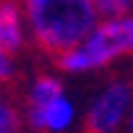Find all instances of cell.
<instances>
[{"mask_svg": "<svg viewBox=\"0 0 133 133\" xmlns=\"http://www.w3.org/2000/svg\"><path fill=\"white\" fill-rule=\"evenodd\" d=\"M33 39L44 50L64 56L97 28L94 0H25Z\"/></svg>", "mask_w": 133, "mask_h": 133, "instance_id": "cell-1", "label": "cell"}, {"mask_svg": "<svg viewBox=\"0 0 133 133\" xmlns=\"http://www.w3.org/2000/svg\"><path fill=\"white\" fill-rule=\"evenodd\" d=\"M128 50H133V17H116L97 22V28L78 47L58 56V64L66 72H86L119 58Z\"/></svg>", "mask_w": 133, "mask_h": 133, "instance_id": "cell-2", "label": "cell"}, {"mask_svg": "<svg viewBox=\"0 0 133 133\" xmlns=\"http://www.w3.org/2000/svg\"><path fill=\"white\" fill-rule=\"evenodd\" d=\"M28 119L36 130L64 133L75 119L72 103L64 97V89L56 78H39L28 91Z\"/></svg>", "mask_w": 133, "mask_h": 133, "instance_id": "cell-3", "label": "cell"}, {"mask_svg": "<svg viewBox=\"0 0 133 133\" xmlns=\"http://www.w3.org/2000/svg\"><path fill=\"white\" fill-rule=\"evenodd\" d=\"M133 91L128 83H111L97 94L86 116V130L89 133H114L122 125L128 108H130Z\"/></svg>", "mask_w": 133, "mask_h": 133, "instance_id": "cell-4", "label": "cell"}, {"mask_svg": "<svg viewBox=\"0 0 133 133\" xmlns=\"http://www.w3.org/2000/svg\"><path fill=\"white\" fill-rule=\"evenodd\" d=\"M22 42H25V17L17 3L3 0L0 3V47L11 56L22 47Z\"/></svg>", "mask_w": 133, "mask_h": 133, "instance_id": "cell-5", "label": "cell"}, {"mask_svg": "<svg viewBox=\"0 0 133 133\" xmlns=\"http://www.w3.org/2000/svg\"><path fill=\"white\" fill-rule=\"evenodd\" d=\"M94 8L103 19H116V17L133 14V0H94Z\"/></svg>", "mask_w": 133, "mask_h": 133, "instance_id": "cell-6", "label": "cell"}, {"mask_svg": "<svg viewBox=\"0 0 133 133\" xmlns=\"http://www.w3.org/2000/svg\"><path fill=\"white\" fill-rule=\"evenodd\" d=\"M0 133H19V114L14 103L0 94Z\"/></svg>", "mask_w": 133, "mask_h": 133, "instance_id": "cell-7", "label": "cell"}, {"mask_svg": "<svg viewBox=\"0 0 133 133\" xmlns=\"http://www.w3.org/2000/svg\"><path fill=\"white\" fill-rule=\"evenodd\" d=\"M3 78H11V58L3 47H0V81Z\"/></svg>", "mask_w": 133, "mask_h": 133, "instance_id": "cell-8", "label": "cell"}, {"mask_svg": "<svg viewBox=\"0 0 133 133\" xmlns=\"http://www.w3.org/2000/svg\"><path fill=\"white\" fill-rule=\"evenodd\" d=\"M130 133H133V116H130Z\"/></svg>", "mask_w": 133, "mask_h": 133, "instance_id": "cell-9", "label": "cell"}]
</instances>
